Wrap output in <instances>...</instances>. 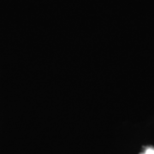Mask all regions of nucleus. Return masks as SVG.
Instances as JSON below:
<instances>
[{
	"label": "nucleus",
	"mask_w": 154,
	"mask_h": 154,
	"mask_svg": "<svg viewBox=\"0 0 154 154\" xmlns=\"http://www.w3.org/2000/svg\"><path fill=\"white\" fill-rule=\"evenodd\" d=\"M140 154H154V148L147 147V148L143 152H141Z\"/></svg>",
	"instance_id": "nucleus-1"
}]
</instances>
